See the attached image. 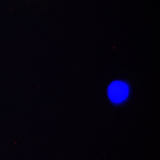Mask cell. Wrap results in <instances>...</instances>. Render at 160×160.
Segmentation results:
<instances>
[{
    "label": "cell",
    "mask_w": 160,
    "mask_h": 160,
    "mask_svg": "<svg viewBox=\"0 0 160 160\" xmlns=\"http://www.w3.org/2000/svg\"><path fill=\"white\" fill-rule=\"evenodd\" d=\"M128 93V89L126 84L121 82H115L109 86V95L113 102H120L125 100Z\"/></svg>",
    "instance_id": "cell-1"
}]
</instances>
